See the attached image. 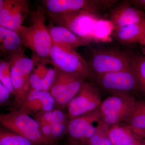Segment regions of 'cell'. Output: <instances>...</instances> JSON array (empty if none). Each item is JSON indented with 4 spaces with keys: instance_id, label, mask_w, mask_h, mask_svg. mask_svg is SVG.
Returning <instances> with one entry per match:
<instances>
[{
    "instance_id": "1",
    "label": "cell",
    "mask_w": 145,
    "mask_h": 145,
    "mask_svg": "<svg viewBox=\"0 0 145 145\" xmlns=\"http://www.w3.org/2000/svg\"><path fill=\"white\" fill-rule=\"evenodd\" d=\"M45 13L55 25L65 27L91 42H108L112 40L111 35L114 31L112 24L98 13L88 10L67 14Z\"/></svg>"
},
{
    "instance_id": "2",
    "label": "cell",
    "mask_w": 145,
    "mask_h": 145,
    "mask_svg": "<svg viewBox=\"0 0 145 145\" xmlns=\"http://www.w3.org/2000/svg\"><path fill=\"white\" fill-rule=\"evenodd\" d=\"M46 15L43 8L38 7L31 14L30 26L22 25L18 33L22 44L31 50L35 62H48L52 42L45 24Z\"/></svg>"
},
{
    "instance_id": "3",
    "label": "cell",
    "mask_w": 145,
    "mask_h": 145,
    "mask_svg": "<svg viewBox=\"0 0 145 145\" xmlns=\"http://www.w3.org/2000/svg\"><path fill=\"white\" fill-rule=\"evenodd\" d=\"M0 125L36 145H52L42 134L35 118H32L28 113L20 109L0 113Z\"/></svg>"
},
{
    "instance_id": "4",
    "label": "cell",
    "mask_w": 145,
    "mask_h": 145,
    "mask_svg": "<svg viewBox=\"0 0 145 145\" xmlns=\"http://www.w3.org/2000/svg\"><path fill=\"white\" fill-rule=\"evenodd\" d=\"M132 54L115 50L93 51L86 61L90 76L95 77L131 67Z\"/></svg>"
},
{
    "instance_id": "5",
    "label": "cell",
    "mask_w": 145,
    "mask_h": 145,
    "mask_svg": "<svg viewBox=\"0 0 145 145\" xmlns=\"http://www.w3.org/2000/svg\"><path fill=\"white\" fill-rule=\"evenodd\" d=\"M48 62L62 72L86 78L90 76L86 61L70 48L52 43Z\"/></svg>"
},
{
    "instance_id": "6",
    "label": "cell",
    "mask_w": 145,
    "mask_h": 145,
    "mask_svg": "<svg viewBox=\"0 0 145 145\" xmlns=\"http://www.w3.org/2000/svg\"><path fill=\"white\" fill-rule=\"evenodd\" d=\"M131 94H117L110 96L101 103L99 109L105 122L109 125L120 123L128 119L136 103Z\"/></svg>"
},
{
    "instance_id": "7",
    "label": "cell",
    "mask_w": 145,
    "mask_h": 145,
    "mask_svg": "<svg viewBox=\"0 0 145 145\" xmlns=\"http://www.w3.org/2000/svg\"><path fill=\"white\" fill-rule=\"evenodd\" d=\"M117 1L112 0H44L42 1L46 13L67 14L81 10L97 13L112 7Z\"/></svg>"
},
{
    "instance_id": "8",
    "label": "cell",
    "mask_w": 145,
    "mask_h": 145,
    "mask_svg": "<svg viewBox=\"0 0 145 145\" xmlns=\"http://www.w3.org/2000/svg\"><path fill=\"white\" fill-rule=\"evenodd\" d=\"M95 78L103 88L115 94H130L140 89L131 66L127 69L99 75Z\"/></svg>"
},
{
    "instance_id": "9",
    "label": "cell",
    "mask_w": 145,
    "mask_h": 145,
    "mask_svg": "<svg viewBox=\"0 0 145 145\" xmlns=\"http://www.w3.org/2000/svg\"><path fill=\"white\" fill-rule=\"evenodd\" d=\"M102 102L98 89L90 83L84 82L77 94L68 104L71 120L99 108Z\"/></svg>"
},
{
    "instance_id": "10",
    "label": "cell",
    "mask_w": 145,
    "mask_h": 145,
    "mask_svg": "<svg viewBox=\"0 0 145 145\" xmlns=\"http://www.w3.org/2000/svg\"><path fill=\"white\" fill-rule=\"evenodd\" d=\"M29 11L28 1L5 0L0 12V25L17 32Z\"/></svg>"
},
{
    "instance_id": "11",
    "label": "cell",
    "mask_w": 145,
    "mask_h": 145,
    "mask_svg": "<svg viewBox=\"0 0 145 145\" xmlns=\"http://www.w3.org/2000/svg\"><path fill=\"white\" fill-rule=\"evenodd\" d=\"M109 19L114 31L143 20L145 19V14L142 10L132 5L129 1H125L112 9Z\"/></svg>"
},
{
    "instance_id": "12",
    "label": "cell",
    "mask_w": 145,
    "mask_h": 145,
    "mask_svg": "<svg viewBox=\"0 0 145 145\" xmlns=\"http://www.w3.org/2000/svg\"><path fill=\"white\" fill-rule=\"evenodd\" d=\"M55 99L49 91H37L30 88L19 108L28 113H36L50 111L54 109Z\"/></svg>"
},
{
    "instance_id": "13",
    "label": "cell",
    "mask_w": 145,
    "mask_h": 145,
    "mask_svg": "<svg viewBox=\"0 0 145 145\" xmlns=\"http://www.w3.org/2000/svg\"><path fill=\"white\" fill-rule=\"evenodd\" d=\"M52 43L70 48L75 50L91 42L74 34L63 27L55 25L52 22L47 26Z\"/></svg>"
},
{
    "instance_id": "14",
    "label": "cell",
    "mask_w": 145,
    "mask_h": 145,
    "mask_svg": "<svg viewBox=\"0 0 145 145\" xmlns=\"http://www.w3.org/2000/svg\"><path fill=\"white\" fill-rule=\"evenodd\" d=\"M102 116L99 108L71 120L67 125L69 136L74 140L81 141L88 128L95 122L101 120Z\"/></svg>"
},
{
    "instance_id": "15",
    "label": "cell",
    "mask_w": 145,
    "mask_h": 145,
    "mask_svg": "<svg viewBox=\"0 0 145 145\" xmlns=\"http://www.w3.org/2000/svg\"><path fill=\"white\" fill-rule=\"evenodd\" d=\"M22 44V40L17 32L0 25V56L8 57L21 50Z\"/></svg>"
},
{
    "instance_id": "16",
    "label": "cell",
    "mask_w": 145,
    "mask_h": 145,
    "mask_svg": "<svg viewBox=\"0 0 145 145\" xmlns=\"http://www.w3.org/2000/svg\"><path fill=\"white\" fill-rule=\"evenodd\" d=\"M145 32V19L114 30L112 34L116 39L123 43L139 42Z\"/></svg>"
},
{
    "instance_id": "17",
    "label": "cell",
    "mask_w": 145,
    "mask_h": 145,
    "mask_svg": "<svg viewBox=\"0 0 145 145\" xmlns=\"http://www.w3.org/2000/svg\"><path fill=\"white\" fill-rule=\"evenodd\" d=\"M108 134L113 145H125L141 140L133 130L126 124L119 123L111 126L109 129Z\"/></svg>"
},
{
    "instance_id": "18",
    "label": "cell",
    "mask_w": 145,
    "mask_h": 145,
    "mask_svg": "<svg viewBox=\"0 0 145 145\" xmlns=\"http://www.w3.org/2000/svg\"><path fill=\"white\" fill-rule=\"evenodd\" d=\"M86 79L82 76H76L55 98L56 104L61 106L68 105L85 82Z\"/></svg>"
},
{
    "instance_id": "19",
    "label": "cell",
    "mask_w": 145,
    "mask_h": 145,
    "mask_svg": "<svg viewBox=\"0 0 145 145\" xmlns=\"http://www.w3.org/2000/svg\"><path fill=\"white\" fill-rule=\"evenodd\" d=\"M126 124L133 130L145 128V100L136 101Z\"/></svg>"
},
{
    "instance_id": "20",
    "label": "cell",
    "mask_w": 145,
    "mask_h": 145,
    "mask_svg": "<svg viewBox=\"0 0 145 145\" xmlns=\"http://www.w3.org/2000/svg\"><path fill=\"white\" fill-rule=\"evenodd\" d=\"M0 145H36L0 125Z\"/></svg>"
},
{
    "instance_id": "21",
    "label": "cell",
    "mask_w": 145,
    "mask_h": 145,
    "mask_svg": "<svg viewBox=\"0 0 145 145\" xmlns=\"http://www.w3.org/2000/svg\"><path fill=\"white\" fill-rule=\"evenodd\" d=\"M56 70V77L49 90L50 93L54 99L76 76H79L65 73L57 69Z\"/></svg>"
},
{
    "instance_id": "22",
    "label": "cell",
    "mask_w": 145,
    "mask_h": 145,
    "mask_svg": "<svg viewBox=\"0 0 145 145\" xmlns=\"http://www.w3.org/2000/svg\"><path fill=\"white\" fill-rule=\"evenodd\" d=\"M109 127V126L103 120H100L97 124L95 133L87 144L88 145H113L108 136Z\"/></svg>"
},
{
    "instance_id": "23",
    "label": "cell",
    "mask_w": 145,
    "mask_h": 145,
    "mask_svg": "<svg viewBox=\"0 0 145 145\" xmlns=\"http://www.w3.org/2000/svg\"><path fill=\"white\" fill-rule=\"evenodd\" d=\"M131 66L137 78L139 87L145 94V56L133 55Z\"/></svg>"
},
{
    "instance_id": "24",
    "label": "cell",
    "mask_w": 145,
    "mask_h": 145,
    "mask_svg": "<svg viewBox=\"0 0 145 145\" xmlns=\"http://www.w3.org/2000/svg\"><path fill=\"white\" fill-rule=\"evenodd\" d=\"M56 75L55 68H48L46 73L41 80V85L43 91H48L52 86Z\"/></svg>"
},
{
    "instance_id": "25",
    "label": "cell",
    "mask_w": 145,
    "mask_h": 145,
    "mask_svg": "<svg viewBox=\"0 0 145 145\" xmlns=\"http://www.w3.org/2000/svg\"><path fill=\"white\" fill-rule=\"evenodd\" d=\"M52 140L54 142L60 138L67 130L66 122L53 123L51 125Z\"/></svg>"
},
{
    "instance_id": "26",
    "label": "cell",
    "mask_w": 145,
    "mask_h": 145,
    "mask_svg": "<svg viewBox=\"0 0 145 145\" xmlns=\"http://www.w3.org/2000/svg\"><path fill=\"white\" fill-rule=\"evenodd\" d=\"M10 96V94L8 91L0 81V105L7 102Z\"/></svg>"
},
{
    "instance_id": "27",
    "label": "cell",
    "mask_w": 145,
    "mask_h": 145,
    "mask_svg": "<svg viewBox=\"0 0 145 145\" xmlns=\"http://www.w3.org/2000/svg\"><path fill=\"white\" fill-rule=\"evenodd\" d=\"M129 1V3L140 10H145V0H131Z\"/></svg>"
},
{
    "instance_id": "28",
    "label": "cell",
    "mask_w": 145,
    "mask_h": 145,
    "mask_svg": "<svg viewBox=\"0 0 145 145\" xmlns=\"http://www.w3.org/2000/svg\"><path fill=\"white\" fill-rule=\"evenodd\" d=\"M133 131L141 140H142L143 138L145 139V128L142 129L133 130Z\"/></svg>"
},
{
    "instance_id": "29",
    "label": "cell",
    "mask_w": 145,
    "mask_h": 145,
    "mask_svg": "<svg viewBox=\"0 0 145 145\" xmlns=\"http://www.w3.org/2000/svg\"><path fill=\"white\" fill-rule=\"evenodd\" d=\"M139 44L141 46V49L144 56H145V32L142 39L139 42Z\"/></svg>"
},
{
    "instance_id": "30",
    "label": "cell",
    "mask_w": 145,
    "mask_h": 145,
    "mask_svg": "<svg viewBox=\"0 0 145 145\" xmlns=\"http://www.w3.org/2000/svg\"><path fill=\"white\" fill-rule=\"evenodd\" d=\"M4 3L5 0H0V12L3 7Z\"/></svg>"
},
{
    "instance_id": "31",
    "label": "cell",
    "mask_w": 145,
    "mask_h": 145,
    "mask_svg": "<svg viewBox=\"0 0 145 145\" xmlns=\"http://www.w3.org/2000/svg\"><path fill=\"white\" fill-rule=\"evenodd\" d=\"M3 77V74L2 70L1 68V66H0V81L2 80Z\"/></svg>"
},
{
    "instance_id": "32",
    "label": "cell",
    "mask_w": 145,
    "mask_h": 145,
    "mask_svg": "<svg viewBox=\"0 0 145 145\" xmlns=\"http://www.w3.org/2000/svg\"><path fill=\"white\" fill-rule=\"evenodd\" d=\"M136 145H145L144 144V143H143V142H142V140L141 141H140V142H139Z\"/></svg>"
},
{
    "instance_id": "33",
    "label": "cell",
    "mask_w": 145,
    "mask_h": 145,
    "mask_svg": "<svg viewBox=\"0 0 145 145\" xmlns=\"http://www.w3.org/2000/svg\"><path fill=\"white\" fill-rule=\"evenodd\" d=\"M142 141L143 143H144V144L145 145V139H142Z\"/></svg>"
},
{
    "instance_id": "34",
    "label": "cell",
    "mask_w": 145,
    "mask_h": 145,
    "mask_svg": "<svg viewBox=\"0 0 145 145\" xmlns=\"http://www.w3.org/2000/svg\"></svg>"
}]
</instances>
